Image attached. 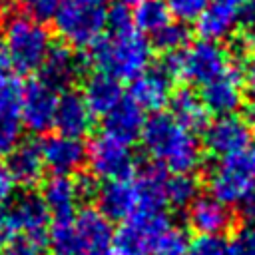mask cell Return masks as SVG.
Returning a JSON list of instances; mask_svg holds the SVG:
<instances>
[{
  "mask_svg": "<svg viewBox=\"0 0 255 255\" xmlns=\"http://www.w3.org/2000/svg\"><path fill=\"white\" fill-rule=\"evenodd\" d=\"M143 151L171 173H193L203 159L201 143L195 133L173 120L171 114L155 112L143 124L139 133Z\"/></svg>",
  "mask_w": 255,
  "mask_h": 255,
  "instance_id": "1",
  "label": "cell"
},
{
  "mask_svg": "<svg viewBox=\"0 0 255 255\" xmlns=\"http://www.w3.org/2000/svg\"><path fill=\"white\" fill-rule=\"evenodd\" d=\"M187 223L199 235H219L225 233L233 223V213L221 201L211 195H199L187 207Z\"/></svg>",
  "mask_w": 255,
  "mask_h": 255,
  "instance_id": "18",
  "label": "cell"
},
{
  "mask_svg": "<svg viewBox=\"0 0 255 255\" xmlns=\"http://www.w3.org/2000/svg\"><path fill=\"white\" fill-rule=\"evenodd\" d=\"M237 2H239V4L243 6V4H247V2H253V0H237Z\"/></svg>",
  "mask_w": 255,
  "mask_h": 255,
  "instance_id": "43",
  "label": "cell"
},
{
  "mask_svg": "<svg viewBox=\"0 0 255 255\" xmlns=\"http://www.w3.org/2000/svg\"><path fill=\"white\" fill-rule=\"evenodd\" d=\"M22 14L38 24H46L54 20L58 10V0H20Z\"/></svg>",
  "mask_w": 255,
  "mask_h": 255,
  "instance_id": "33",
  "label": "cell"
},
{
  "mask_svg": "<svg viewBox=\"0 0 255 255\" xmlns=\"http://www.w3.org/2000/svg\"><path fill=\"white\" fill-rule=\"evenodd\" d=\"M0 255H44L40 243L30 241V239H14L6 245L0 247Z\"/></svg>",
  "mask_w": 255,
  "mask_h": 255,
  "instance_id": "37",
  "label": "cell"
},
{
  "mask_svg": "<svg viewBox=\"0 0 255 255\" xmlns=\"http://www.w3.org/2000/svg\"><path fill=\"white\" fill-rule=\"evenodd\" d=\"M14 193H16V181L10 175L8 167L0 163V209L6 207L14 199Z\"/></svg>",
  "mask_w": 255,
  "mask_h": 255,
  "instance_id": "38",
  "label": "cell"
},
{
  "mask_svg": "<svg viewBox=\"0 0 255 255\" xmlns=\"http://www.w3.org/2000/svg\"><path fill=\"white\" fill-rule=\"evenodd\" d=\"M253 128L241 116H219L215 122L207 124L203 129V147L217 155L227 157L235 153H243V149L251 143Z\"/></svg>",
  "mask_w": 255,
  "mask_h": 255,
  "instance_id": "9",
  "label": "cell"
},
{
  "mask_svg": "<svg viewBox=\"0 0 255 255\" xmlns=\"http://www.w3.org/2000/svg\"><path fill=\"white\" fill-rule=\"evenodd\" d=\"M141 0H120V4H137Z\"/></svg>",
  "mask_w": 255,
  "mask_h": 255,
  "instance_id": "42",
  "label": "cell"
},
{
  "mask_svg": "<svg viewBox=\"0 0 255 255\" xmlns=\"http://www.w3.org/2000/svg\"><path fill=\"white\" fill-rule=\"evenodd\" d=\"M94 112L86 104L84 96L80 92L68 90L62 96H58V106L54 114V128L56 133L82 139L88 135L94 128Z\"/></svg>",
  "mask_w": 255,
  "mask_h": 255,
  "instance_id": "13",
  "label": "cell"
},
{
  "mask_svg": "<svg viewBox=\"0 0 255 255\" xmlns=\"http://www.w3.org/2000/svg\"><path fill=\"white\" fill-rule=\"evenodd\" d=\"M50 217L56 221H70L76 217V209L84 199L78 179L70 175H54L50 177L40 193Z\"/></svg>",
  "mask_w": 255,
  "mask_h": 255,
  "instance_id": "14",
  "label": "cell"
},
{
  "mask_svg": "<svg viewBox=\"0 0 255 255\" xmlns=\"http://www.w3.org/2000/svg\"><path fill=\"white\" fill-rule=\"evenodd\" d=\"M52 22L58 36L70 46H92L108 28L106 0H58Z\"/></svg>",
  "mask_w": 255,
  "mask_h": 255,
  "instance_id": "5",
  "label": "cell"
},
{
  "mask_svg": "<svg viewBox=\"0 0 255 255\" xmlns=\"http://www.w3.org/2000/svg\"><path fill=\"white\" fill-rule=\"evenodd\" d=\"M74 227L84 247V255H94L100 251H108L114 243V233L110 219L104 217L98 209L86 207L74 217Z\"/></svg>",
  "mask_w": 255,
  "mask_h": 255,
  "instance_id": "20",
  "label": "cell"
},
{
  "mask_svg": "<svg viewBox=\"0 0 255 255\" xmlns=\"http://www.w3.org/2000/svg\"><path fill=\"white\" fill-rule=\"evenodd\" d=\"M56 106H58V90H54L42 78L30 80L20 90V102H18L20 124L32 133H44L54 126Z\"/></svg>",
  "mask_w": 255,
  "mask_h": 255,
  "instance_id": "8",
  "label": "cell"
},
{
  "mask_svg": "<svg viewBox=\"0 0 255 255\" xmlns=\"http://www.w3.org/2000/svg\"><path fill=\"white\" fill-rule=\"evenodd\" d=\"M46 241L50 255H84V247L74 227V219L56 221V225L48 231Z\"/></svg>",
  "mask_w": 255,
  "mask_h": 255,
  "instance_id": "28",
  "label": "cell"
},
{
  "mask_svg": "<svg viewBox=\"0 0 255 255\" xmlns=\"http://www.w3.org/2000/svg\"><path fill=\"white\" fill-rule=\"evenodd\" d=\"M86 161L94 177L116 181L128 179L135 169V157L129 143L118 141L106 133L96 135L86 147Z\"/></svg>",
  "mask_w": 255,
  "mask_h": 255,
  "instance_id": "7",
  "label": "cell"
},
{
  "mask_svg": "<svg viewBox=\"0 0 255 255\" xmlns=\"http://www.w3.org/2000/svg\"><path fill=\"white\" fill-rule=\"evenodd\" d=\"M151 36H153V46L163 54L177 52L185 48L189 42V30L183 26V22H169Z\"/></svg>",
  "mask_w": 255,
  "mask_h": 255,
  "instance_id": "31",
  "label": "cell"
},
{
  "mask_svg": "<svg viewBox=\"0 0 255 255\" xmlns=\"http://www.w3.org/2000/svg\"><path fill=\"white\" fill-rule=\"evenodd\" d=\"M98 211L108 217L110 221H126L137 209V197L133 181L129 179H116L106 181L98 191Z\"/></svg>",
  "mask_w": 255,
  "mask_h": 255,
  "instance_id": "19",
  "label": "cell"
},
{
  "mask_svg": "<svg viewBox=\"0 0 255 255\" xmlns=\"http://www.w3.org/2000/svg\"><path fill=\"white\" fill-rule=\"evenodd\" d=\"M108 28H110V32L133 28L131 12L126 8V4H116L112 10H108Z\"/></svg>",
  "mask_w": 255,
  "mask_h": 255,
  "instance_id": "36",
  "label": "cell"
},
{
  "mask_svg": "<svg viewBox=\"0 0 255 255\" xmlns=\"http://www.w3.org/2000/svg\"><path fill=\"white\" fill-rule=\"evenodd\" d=\"M167 4V10L171 16H175L179 22H191L197 20V16L207 6V0H163Z\"/></svg>",
  "mask_w": 255,
  "mask_h": 255,
  "instance_id": "35",
  "label": "cell"
},
{
  "mask_svg": "<svg viewBox=\"0 0 255 255\" xmlns=\"http://www.w3.org/2000/svg\"><path fill=\"white\" fill-rule=\"evenodd\" d=\"M241 4L237 0H211L195 20L197 34L201 40L219 42L233 34L239 24Z\"/></svg>",
  "mask_w": 255,
  "mask_h": 255,
  "instance_id": "15",
  "label": "cell"
},
{
  "mask_svg": "<svg viewBox=\"0 0 255 255\" xmlns=\"http://www.w3.org/2000/svg\"><path fill=\"white\" fill-rule=\"evenodd\" d=\"M12 70L18 74H32L42 68L52 44L50 32L24 14H16L4 22L0 42Z\"/></svg>",
  "mask_w": 255,
  "mask_h": 255,
  "instance_id": "3",
  "label": "cell"
},
{
  "mask_svg": "<svg viewBox=\"0 0 255 255\" xmlns=\"http://www.w3.org/2000/svg\"><path fill=\"white\" fill-rule=\"evenodd\" d=\"M187 245H189L187 233L181 227L169 223L165 229H161L153 237V241L149 245V253H153V255H185Z\"/></svg>",
  "mask_w": 255,
  "mask_h": 255,
  "instance_id": "30",
  "label": "cell"
},
{
  "mask_svg": "<svg viewBox=\"0 0 255 255\" xmlns=\"http://www.w3.org/2000/svg\"><path fill=\"white\" fill-rule=\"evenodd\" d=\"M231 66L229 54L219 42L199 40L185 48L165 54L161 70L169 78H181L189 84H207Z\"/></svg>",
  "mask_w": 255,
  "mask_h": 255,
  "instance_id": "4",
  "label": "cell"
},
{
  "mask_svg": "<svg viewBox=\"0 0 255 255\" xmlns=\"http://www.w3.org/2000/svg\"><path fill=\"white\" fill-rule=\"evenodd\" d=\"M40 70L44 82H48L54 90H62L78 80L82 64L76 52H72L68 46H52Z\"/></svg>",
  "mask_w": 255,
  "mask_h": 255,
  "instance_id": "23",
  "label": "cell"
},
{
  "mask_svg": "<svg viewBox=\"0 0 255 255\" xmlns=\"http://www.w3.org/2000/svg\"><path fill=\"white\" fill-rule=\"evenodd\" d=\"M185 255H227V243L219 235H197L189 241Z\"/></svg>",
  "mask_w": 255,
  "mask_h": 255,
  "instance_id": "34",
  "label": "cell"
},
{
  "mask_svg": "<svg viewBox=\"0 0 255 255\" xmlns=\"http://www.w3.org/2000/svg\"><path fill=\"white\" fill-rule=\"evenodd\" d=\"M243 88L255 108V56L249 60V66H247V72H245V78H243Z\"/></svg>",
  "mask_w": 255,
  "mask_h": 255,
  "instance_id": "40",
  "label": "cell"
},
{
  "mask_svg": "<svg viewBox=\"0 0 255 255\" xmlns=\"http://www.w3.org/2000/svg\"><path fill=\"white\" fill-rule=\"evenodd\" d=\"M243 74L237 66L231 64L217 78L203 84L199 98L207 112H213L215 116H231L239 110L243 102Z\"/></svg>",
  "mask_w": 255,
  "mask_h": 255,
  "instance_id": "10",
  "label": "cell"
},
{
  "mask_svg": "<svg viewBox=\"0 0 255 255\" xmlns=\"http://www.w3.org/2000/svg\"><path fill=\"white\" fill-rule=\"evenodd\" d=\"M227 255H255V225L245 223L227 241Z\"/></svg>",
  "mask_w": 255,
  "mask_h": 255,
  "instance_id": "32",
  "label": "cell"
},
{
  "mask_svg": "<svg viewBox=\"0 0 255 255\" xmlns=\"http://www.w3.org/2000/svg\"><path fill=\"white\" fill-rule=\"evenodd\" d=\"M20 90L16 76L0 82V157H6L18 143L22 133V124L18 118Z\"/></svg>",
  "mask_w": 255,
  "mask_h": 255,
  "instance_id": "16",
  "label": "cell"
},
{
  "mask_svg": "<svg viewBox=\"0 0 255 255\" xmlns=\"http://www.w3.org/2000/svg\"><path fill=\"white\" fill-rule=\"evenodd\" d=\"M10 171V175L14 177L16 185L22 187H32L36 185L42 175H44V161H42V153L38 143L34 141H20L8 155H6V163H4Z\"/></svg>",
  "mask_w": 255,
  "mask_h": 255,
  "instance_id": "22",
  "label": "cell"
},
{
  "mask_svg": "<svg viewBox=\"0 0 255 255\" xmlns=\"http://www.w3.org/2000/svg\"><path fill=\"white\" fill-rule=\"evenodd\" d=\"M129 100L141 110H149L153 114L159 112L171 100V78L161 68H147L143 74L131 80Z\"/></svg>",
  "mask_w": 255,
  "mask_h": 255,
  "instance_id": "17",
  "label": "cell"
},
{
  "mask_svg": "<svg viewBox=\"0 0 255 255\" xmlns=\"http://www.w3.org/2000/svg\"><path fill=\"white\" fill-rule=\"evenodd\" d=\"M253 28H255V26H253Z\"/></svg>",
  "mask_w": 255,
  "mask_h": 255,
  "instance_id": "46",
  "label": "cell"
},
{
  "mask_svg": "<svg viewBox=\"0 0 255 255\" xmlns=\"http://www.w3.org/2000/svg\"><path fill=\"white\" fill-rule=\"evenodd\" d=\"M165 173L159 165H147L137 173V179L133 181L135 197H137V209L135 211H163L167 205L165 197Z\"/></svg>",
  "mask_w": 255,
  "mask_h": 255,
  "instance_id": "24",
  "label": "cell"
},
{
  "mask_svg": "<svg viewBox=\"0 0 255 255\" xmlns=\"http://www.w3.org/2000/svg\"><path fill=\"white\" fill-rule=\"evenodd\" d=\"M38 147L42 153L44 167H48L54 175L76 173L86 163V145L82 143V139L52 133L46 135L38 143Z\"/></svg>",
  "mask_w": 255,
  "mask_h": 255,
  "instance_id": "12",
  "label": "cell"
},
{
  "mask_svg": "<svg viewBox=\"0 0 255 255\" xmlns=\"http://www.w3.org/2000/svg\"><path fill=\"white\" fill-rule=\"evenodd\" d=\"M2 2H10V0H0V4H2Z\"/></svg>",
  "mask_w": 255,
  "mask_h": 255,
  "instance_id": "44",
  "label": "cell"
},
{
  "mask_svg": "<svg viewBox=\"0 0 255 255\" xmlns=\"http://www.w3.org/2000/svg\"><path fill=\"white\" fill-rule=\"evenodd\" d=\"M249 149H247V159H249V163H251V167H253V171H255V139H251V143L247 145Z\"/></svg>",
  "mask_w": 255,
  "mask_h": 255,
  "instance_id": "41",
  "label": "cell"
},
{
  "mask_svg": "<svg viewBox=\"0 0 255 255\" xmlns=\"http://www.w3.org/2000/svg\"><path fill=\"white\" fill-rule=\"evenodd\" d=\"M237 205H239V215L245 219V223L255 225V189L249 195H245Z\"/></svg>",
  "mask_w": 255,
  "mask_h": 255,
  "instance_id": "39",
  "label": "cell"
},
{
  "mask_svg": "<svg viewBox=\"0 0 255 255\" xmlns=\"http://www.w3.org/2000/svg\"><path fill=\"white\" fill-rule=\"evenodd\" d=\"M167 203L179 209H187L199 197V181L191 173H173L165 181Z\"/></svg>",
  "mask_w": 255,
  "mask_h": 255,
  "instance_id": "29",
  "label": "cell"
},
{
  "mask_svg": "<svg viewBox=\"0 0 255 255\" xmlns=\"http://www.w3.org/2000/svg\"><path fill=\"white\" fill-rule=\"evenodd\" d=\"M131 20L135 30H139L141 34H155L171 22V14L163 0H141L131 12Z\"/></svg>",
  "mask_w": 255,
  "mask_h": 255,
  "instance_id": "27",
  "label": "cell"
},
{
  "mask_svg": "<svg viewBox=\"0 0 255 255\" xmlns=\"http://www.w3.org/2000/svg\"><path fill=\"white\" fill-rule=\"evenodd\" d=\"M114 255H116V253H114Z\"/></svg>",
  "mask_w": 255,
  "mask_h": 255,
  "instance_id": "47",
  "label": "cell"
},
{
  "mask_svg": "<svg viewBox=\"0 0 255 255\" xmlns=\"http://www.w3.org/2000/svg\"><path fill=\"white\" fill-rule=\"evenodd\" d=\"M143 124V110L129 98H122L120 104L104 116V133L118 141L129 143L139 137Z\"/></svg>",
  "mask_w": 255,
  "mask_h": 255,
  "instance_id": "21",
  "label": "cell"
},
{
  "mask_svg": "<svg viewBox=\"0 0 255 255\" xmlns=\"http://www.w3.org/2000/svg\"><path fill=\"white\" fill-rule=\"evenodd\" d=\"M8 215L14 223V229L18 237L42 243L48 237V221L50 213L42 201L40 195L36 193H24L18 199H12L8 205Z\"/></svg>",
  "mask_w": 255,
  "mask_h": 255,
  "instance_id": "11",
  "label": "cell"
},
{
  "mask_svg": "<svg viewBox=\"0 0 255 255\" xmlns=\"http://www.w3.org/2000/svg\"><path fill=\"white\" fill-rule=\"evenodd\" d=\"M0 10H2V4H0Z\"/></svg>",
  "mask_w": 255,
  "mask_h": 255,
  "instance_id": "45",
  "label": "cell"
},
{
  "mask_svg": "<svg viewBox=\"0 0 255 255\" xmlns=\"http://www.w3.org/2000/svg\"><path fill=\"white\" fill-rule=\"evenodd\" d=\"M151 44L147 38L133 28L110 32L92 44L90 64L100 72L120 80H133L149 68L151 62Z\"/></svg>",
  "mask_w": 255,
  "mask_h": 255,
  "instance_id": "2",
  "label": "cell"
},
{
  "mask_svg": "<svg viewBox=\"0 0 255 255\" xmlns=\"http://www.w3.org/2000/svg\"><path fill=\"white\" fill-rule=\"evenodd\" d=\"M169 106H171L173 120L179 122L183 128H187L189 131L205 129V126H207V114L209 112L203 106L199 94H195L189 88H181L175 94H171Z\"/></svg>",
  "mask_w": 255,
  "mask_h": 255,
  "instance_id": "26",
  "label": "cell"
},
{
  "mask_svg": "<svg viewBox=\"0 0 255 255\" xmlns=\"http://www.w3.org/2000/svg\"><path fill=\"white\" fill-rule=\"evenodd\" d=\"M84 100L90 106V110L94 114H102L106 116L112 108H116L120 104L122 96V86L116 78L108 76V74H94L86 80L84 84Z\"/></svg>",
  "mask_w": 255,
  "mask_h": 255,
  "instance_id": "25",
  "label": "cell"
},
{
  "mask_svg": "<svg viewBox=\"0 0 255 255\" xmlns=\"http://www.w3.org/2000/svg\"><path fill=\"white\" fill-rule=\"evenodd\" d=\"M207 187L211 197L229 205L239 203L255 189V171L245 153L221 157L207 175Z\"/></svg>",
  "mask_w": 255,
  "mask_h": 255,
  "instance_id": "6",
  "label": "cell"
}]
</instances>
